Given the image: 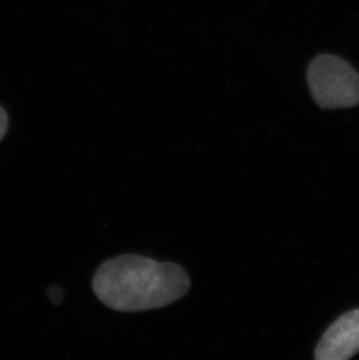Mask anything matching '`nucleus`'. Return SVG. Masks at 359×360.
Listing matches in <instances>:
<instances>
[{
    "mask_svg": "<svg viewBox=\"0 0 359 360\" xmlns=\"http://www.w3.org/2000/svg\"><path fill=\"white\" fill-rule=\"evenodd\" d=\"M189 287V276L181 266L137 255L108 260L92 279L97 299L122 313L163 308L182 299Z\"/></svg>",
    "mask_w": 359,
    "mask_h": 360,
    "instance_id": "f257e3e1",
    "label": "nucleus"
},
{
    "mask_svg": "<svg viewBox=\"0 0 359 360\" xmlns=\"http://www.w3.org/2000/svg\"><path fill=\"white\" fill-rule=\"evenodd\" d=\"M307 81L313 98L322 109L359 104V74L339 56L323 54L314 58L307 70Z\"/></svg>",
    "mask_w": 359,
    "mask_h": 360,
    "instance_id": "f03ea898",
    "label": "nucleus"
},
{
    "mask_svg": "<svg viewBox=\"0 0 359 360\" xmlns=\"http://www.w3.org/2000/svg\"><path fill=\"white\" fill-rule=\"evenodd\" d=\"M359 352V309L339 317L323 333L316 360H348Z\"/></svg>",
    "mask_w": 359,
    "mask_h": 360,
    "instance_id": "7ed1b4c3",
    "label": "nucleus"
},
{
    "mask_svg": "<svg viewBox=\"0 0 359 360\" xmlns=\"http://www.w3.org/2000/svg\"><path fill=\"white\" fill-rule=\"evenodd\" d=\"M7 129H8V115L3 106H0V141L6 134Z\"/></svg>",
    "mask_w": 359,
    "mask_h": 360,
    "instance_id": "20e7f679",
    "label": "nucleus"
},
{
    "mask_svg": "<svg viewBox=\"0 0 359 360\" xmlns=\"http://www.w3.org/2000/svg\"><path fill=\"white\" fill-rule=\"evenodd\" d=\"M48 294H49L51 302L55 303V304H60L62 299H63V292H62L60 287H51L48 289Z\"/></svg>",
    "mask_w": 359,
    "mask_h": 360,
    "instance_id": "39448f33",
    "label": "nucleus"
}]
</instances>
